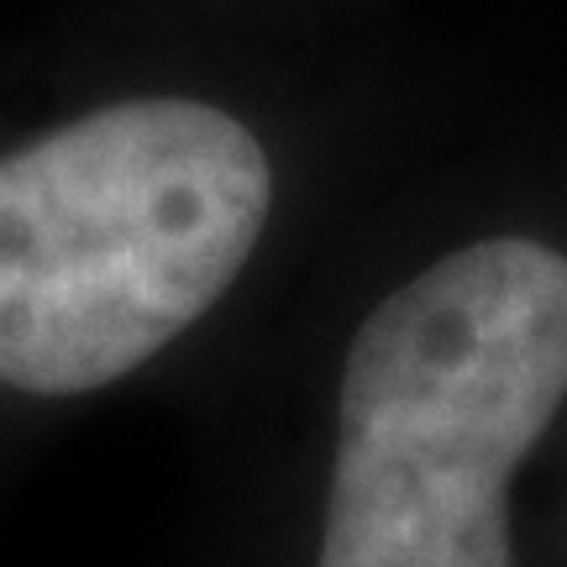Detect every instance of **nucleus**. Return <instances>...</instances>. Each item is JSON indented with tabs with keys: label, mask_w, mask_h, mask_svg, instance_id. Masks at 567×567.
I'll return each mask as SVG.
<instances>
[{
	"label": "nucleus",
	"mask_w": 567,
	"mask_h": 567,
	"mask_svg": "<svg viewBox=\"0 0 567 567\" xmlns=\"http://www.w3.org/2000/svg\"><path fill=\"white\" fill-rule=\"evenodd\" d=\"M563 421L567 243H452L347 347L321 567H520L515 488Z\"/></svg>",
	"instance_id": "f257e3e1"
},
{
	"label": "nucleus",
	"mask_w": 567,
	"mask_h": 567,
	"mask_svg": "<svg viewBox=\"0 0 567 567\" xmlns=\"http://www.w3.org/2000/svg\"><path fill=\"white\" fill-rule=\"evenodd\" d=\"M274 205L264 142L205 101L101 105L0 158V389L69 400L184 337Z\"/></svg>",
	"instance_id": "f03ea898"
}]
</instances>
